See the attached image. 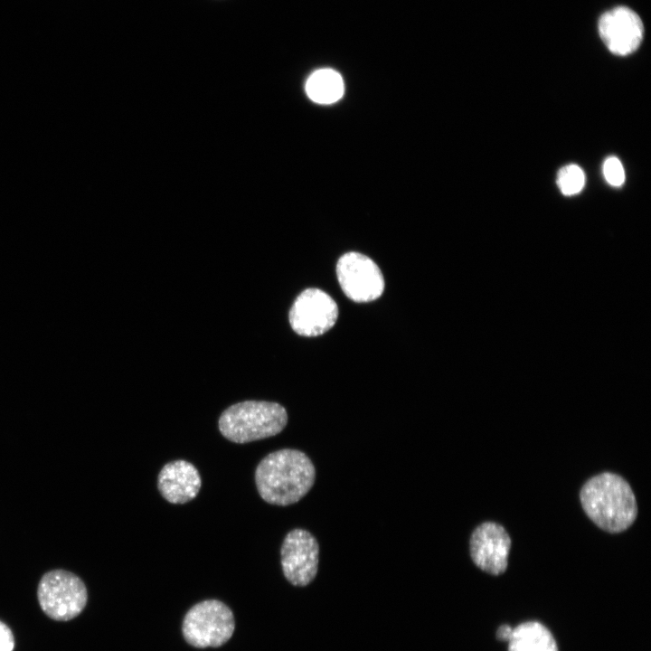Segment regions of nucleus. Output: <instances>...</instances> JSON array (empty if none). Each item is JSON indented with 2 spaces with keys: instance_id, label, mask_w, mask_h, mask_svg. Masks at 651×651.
<instances>
[{
  "instance_id": "f8f14e48",
  "label": "nucleus",
  "mask_w": 651,
  "mask_h": 651,
  "mask_svg": "<svg viewBox=\"0 0 651 651\" xmlns=\"http://www.w3.org/2000/svg\"><path fill=\"white\" fill-rule=\"evenodd\" d=\"M508 651H558L551 631L542 624L528 621L514 627Z\"/></svg>"
},
{
  "instance_id": "9d476101",
  "label": "nucleus",
  "mask_w": 651,
  "mask_h": 651,
  "mask_svg": "<svg viewBox=\"0 0 651 651\" xmlns=\"http://www.w3.org/2000/svg\"><path fill=\"white\" fill-rule=\"evenodd\" d=\"M511 539L499 524L485 522L472 533L470 555L474 563L483 571L500 575L507 568Z\"/></svg>"
},
{
  "instance_id": "6e6552de",
  "label": "nucleus",
  "mask_w": 651,
  "mask_h": 651,
  "mask_svg": "<svg viewBox=\"0 0 651 651\" xmlns=\"http://www.w3.org/2000/svg\"><path fill=\"white\" fill-rule=\"evenodd\" d=\"M281 566L285 578L294 586H307L316 577L318 568L319 545L307 530L294 529L284 538Z\"/></svg>"
},
{
  "instance_id": "1a4fd4ad",
  "label": "nucleus",
  "mask_w": 651,
  "mask_h": 651,
  "mask_svg": "<svg viewBox=\"0 0 651 651\" xmlns=\"http://www.w3.org/2000/svg\"><path fill=\"white\" fill-rule=\"evenodd\" d=\"M598 29L609 51L618 56H627L636 52L644 38L641 18L627 6H618L602 14Z\"/></svg>"
},
{
  "instance_id": "f257e3e1",
  "label": "nucleus",
  "mask_w": 651,
  "mask_h": 651,
  "mask_svg": "<svg viewBox=\"0 0 651 651\" xmlns=\"http://www.w3.org/2000/svg\"><path fill=\"white\" fill-rule=\"evenodd\" d=\"M316 469L302 451L283 448L267 455L255 471L261 498L269 504L288 505L298 502L314 485Z\"/></svg>"
},
{
  "instance_id": "2eb2a0df",
  "label": "nucleus",
  "mask_w": 651,
  "mask_h": 651,
  "mask_svg": "<svg viewBox=\"0 0 651 651\" xmlns=\"http://www.w3.org/2000/svg\"><path fill=\"white\" fill-rule=\"evenodd\" d=\"M603 175L612 186H621L625 182L624 167L616 156L608 157L603 164Z\"/></svg>"
},
{
  "instance_id": "dca6fc26",
  "label": "nucleus",
  "mask_w": 651,
  "mask_h": 651,
  "mask_svg": "<svg viewBox=\"0 0 651 651\" xmlns=\"http://www.w3.org/2000/svg\"><path fill=\"white\" fill-rule=\"evenodd\" d=\"M14 637L11 628L0 620V651H14Z\"/></svg>"
},
{
  "instance_id": "f3484780",
  "label": "nucleus",
  "mask_w": 651,
  "mask_h": 651,
  "mask_svg": "<svg viewBox=\"0 0 651 651\" xmlns=\"http://www.w3.org/2000/svg\"><path fill=\"white\" fill-rule=\"evenodd\" d=\"M513 627L508 625H503L501 626L497 631H496V637L501 641H507L510 639L512 633H513Z\"/></svg>"
},
{
  "instance_id": "4468645a",
  "label": "nucleus",
  "mask_w": 651,
  "mask_h": 651,
  "mask_svg": "<svg viewBox=\"0 0 651 651\" xmlns=\"http://www.w3.org/2000/svg\"><path fill=\"white\" fill-rule=\"evenodd\" d=\"M585 175L577 165L561 167L557 175V185L562 194L571 196L579 193L584 187Z\"/></svg>"
},
{
  "instance_id": "0eeeda50",
  "label": "nucleus",
  "mask_w": 651,
  "mask_h": 651,
  "mask_svg": "<svg viewBox=\"0 0 651 651\" xmlns=\"http://www.w3.org/2000/svg\"><path fill=\"white\" fill-rule=\"evenodd\" d=\"M338 317L335 301L318 288H307L294 301L289 311V323L299 335L312 337L330 330Z\"/></svg>"
},
{
  "instance_id": "f03ea898",
  "label": "nucleus",
  "mask_w": 651,
  "mask_h": 651,
  "mask_svg": "<svg viewBox=\"0 0 651 651\" xmlns=\"http://www.w3.org/2000/svg\"><path fill=\"white\" fill-rule=\"evenodd\" d=\"M580 503L589 518L602 530L616 533L627 529L637 514L636 497L620 476L603 472L581 487Z\"/></svg>"
},
{
  "instance_id": "ddd939ff",
  "label": "nucleus",
  "mask_w": 651,
  "mask_h": 651,
  "mask_svg": "<svg viewBox=\"0 0 651 651\" xmlns=\"http://www.w3.org/2000/svg\"><path fill=\"white\" fill-rule=\"evenodd\" d=\"M341 75L332 69H321L313 72L307 80L306 91L310 99L319 104H331L344 94Z\"/></svg>"
},
{
  "instance_id": "20e7f679",
  "label": "nucleus",
  "mask_w": 651,
  "mask_h": 651,
  "mask_svg": "<svg viewBox=\"0 0 651 651\" xmlns=\"http://www.w3.org/2000/svg\"><path fill=\"white\" fill-rule=\"evenodd\" d=\"M42 610L55 621H68L85 609L88 591L83 580L71 571L57 569L44 573L37 587Z\"/></svg>"
},
{
  "instance_id": "7ed1b4c3",
  "label": "nucleus",
  "mask_w": 651,
  "mask_h": 651,
  "mask_svg": "<svg viewBox=\"0 0 651 651\" xmlns=\"http://www.w3.org/2000/svg\"><path fill=\"white\" fill-rule=\"evenodd\" d=\"M288 422L286 409L276 402L246 401L227 408L219 419L222 435L243 444L275 436Z\"/></svg>"
},
{
  "instance_id": "9b49d317",
  "label": "nucleus",
  "mask_w": 651,
  "mask_h": 651,
  "mask_svg": "<svg viewBox=\"0 0 651 651\" xmlns=\"http://www.w3.org/2000/svg\"><path fill=\"white\" fill-rule=\"evenodd\" d=\"M201 485L198 470L185 460L165 464L158 475V490L172 504H184L193 500L198 495Z\"/></svg>"
},
{
  "instance_id": "423d86ee",
  "label": "nucleus",
  "mask_w": 651,
  "mask_h": 651,
  "mask_svg": "<svg viewBox=\"0 0 651 651\" xmlns=\"http://www.w3.org/2000/svg\"><path fill=\"white\" fill-rule=\"evenodd\" d=\"M336 276L345 296L354 302H371L383 293L384 278L381 269L362 253L353 251L340 257Z\"/></svg>"
},
{
  "instance_id": "39448f33",
  "label": "nucleus",
  "mask_w": 651,
  "mask_h": 651,
  "mask_svg": "<svg viewBox=\"0 0 651 651\" xmlns=\"http://www.w3.org/2000/svg\"><path fill=\"white\" fill-rule=\"evenodd\" d=\"M234 627L231 610L222 601L208 599L197 603L186 613L183 634L195 647H217L231 637Z\"/></svg>"
}]
</instances>
